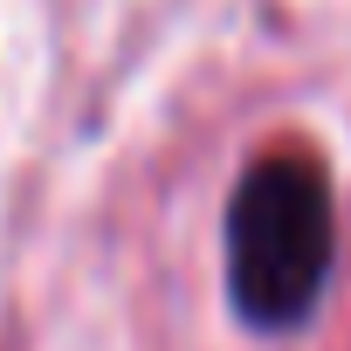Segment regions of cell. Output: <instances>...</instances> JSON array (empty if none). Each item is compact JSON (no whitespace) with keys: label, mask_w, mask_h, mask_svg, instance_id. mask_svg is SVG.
I'll list each match as a JSON object with an SVG mask.
<instances>
[{"label":"cell","mask_w":351,"mask_h":351,"mask_svg":"<svg viewBox=\"0 0 351 351\" xmlns=\"http://www.w3.org/2000/svg\"><path fill=\"white\" fill-rule=\"evenodd\" d=\"M337 255V214L317 152H262L228 200V296L248 330L310 324Z\"/></svg>","instance_id":"6da1fadb"}]
</instances>
